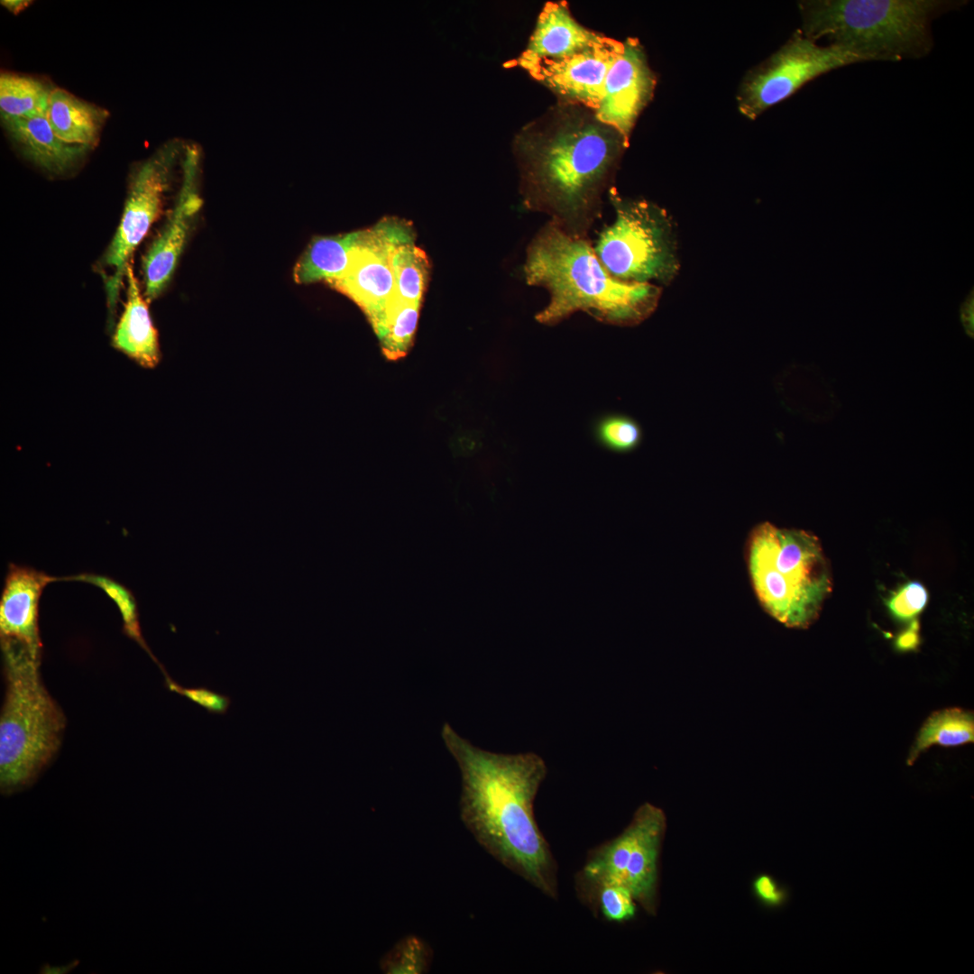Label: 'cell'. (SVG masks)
<instances>
[{
  "instance_id": "1",
  "label": "cell",
  "mask_w": 974,
  "mask_h": 974,
  "mask_svg": "<svg viewBox=\"0 0 974 974\" xmlns=\"http://www.w3.org/2000/svg\"><path fill=\"white\" fill-rule=\"evenodd\" d=\"M586 109L565 104L525 127L514 142L526 208L581 238L599 217L602 196L629 146Z\"/></svg>"
},
{
  "instance_id": "2",
  "label": "cell",
  "mask_w": 974,
  "mask_h": 974,
  "mask_svg": "<svg viewBox=\"0 0 974 974\" xmlns=\"http://www.w3.org/2000/svg\"><path fill=\"white\" fill-rule=\"evenodd\" d=\"M442 739L461 772L460 816L475 841L547 896L557 897V865L539 830L534 801L547 776L535 753L481 749L445 723Z\"/></svg>"
},
{
  "instance_id": "3",
  "label": "cell",
  "mask_w": 974,
  "mask_h": 974,
  "mask_svg": "<svg viewBox=\"0 0 974 974\" xmlns=\"http://www.w3.org/2000/svg\"><path fill=\"white\" fill-rule=\"evenodd\" d=\"M526 282L545 289L549 300L535 319L554 326L576 312L619 326H636L655 311L661 288L611 276L586 238L574 237L548 221L526 250Z\"/></svg>"
},
{
  "instance_id": "4",
  "label": "cell",
  "mask_w": 974,
  "mask_h": 974,
  "mask_svg": "<svg viewBox=\"0 0 974 974\" xmlns=\"http://www.w3.org/2000/svg\"><path fill=\"white\" fill-rule=\"evenodd\" d=\"M965 0H808L798 3L802 32L825 39L866 61H900L927 56L932 23L961 8Z\"/></svg>"
},
{
  "instance_id": "5",
  "label": "cell",
  "mask_w": 974,
  "mask_h": 974,
  "mask_svg": "<svg viewBox=\"0 0 974 974\" xmlns=\"http://www.w3.org/2000/svg\"><path fill=\"white\" fill-rule=\"evenodd\" d=\"M748 565L755 593L770 616L795 629L818 619L833 583L816 536L764 522L749 536Z\"/></svg>"
},
{
  "instance_id": "6",
  "label": "cell",
  "mask_w": 974,
  "mask_h": 974,
  "mask_svg": "<svg viewBox=\"0 0 974 974\" xmlns=\"http://www.w3.org/2000/svg\"><path fill=\"white\" fill-rule=\"evenodd\" d=\"M1 649L6 691L0 717V786L7 795L31 784L50 761L65 718L41 680V658L10 639H1Z\"/></svg>"
},
{
  "instance_id": "7",
  "label": "cell",
  "mask_w": 974,
  "mask_h": 974,
  "mask_svg": "<svg viewBox=\"0 0 974 974\" xmlns=\"http://www.w3.org/2000/svg\"><path fill=\"white\" fill-rule=\"evenodd\" d=\"M609 198L614 220L603 228L593 246L601 263L622 281L669 283L679 269L671 217L650 201L622 198L612 187Z\"/></svg>"
},
{
  "instance_id": "8",
  "label": "cell",
  "mask_w": 974,
  "mask_h": 974,
  "mask_svg": "<svg viewBox=\"0 0 974 974\" xmlns=\"http://www.w3.org/2000/svg\"><path fill=\"white\" fill-rule=\"evenodd\" d=\"M666 818L662 809L641 804L629 824L613 840L593 850L578 876L580 894L602 885L627 888L649 914L657 905L658 861Z\"/></svg>"
},
{
  "instance_id": "9",
  "label": "cell",
  "mask_w": 974,
  "mask_h": 974,
  "mask_svg": "<svg viewBox=\"0 0 974 974\" xmlns=\"http://www.w3.org/2000/svg\"><path fill=\"white\" fill-rule=\"evenodd\" d=\"M864 62L833 45H819L799 29L767 60L744 78L738 95L740 112L749 119L786 99L809 81L832 70Z\"/></svg>"
},
{
  "instance_id": "10",
  "label": "cell",
  "mask_w": 974,
  "mask_h": 974,
  "mask_svg": "<svg viewBox=\"0 0 974 974\" xmlns=\"http://www.w3.org/2000/svg\"><path fill=\"white\" fill-rule=\"evenodd\" d=\"M177 152L176 147L164 148L143 161L131 177L120 224L99 262L112 320L132 253L161 212Z\"/></svg>"
},
{
  "instance_id": "11",
  "label": "cell",
  "mask_w": 974,
  "mask_h": 974,
  "mask_svg": "<svg viewBox=\"0 0 974 974\" xmlns=\"http://www.w3.org/2000/svg\"><path fill=\"white\" fill-rule=\"evenodd\" d=\"M414 239L409 223L391 217L381 220L364 229L363 241L345 272L327 283L356 303L373 323L396 295L391 252L395 246Z\"/></svg>"
},
{
  "instance_id": "12",
  "label": "cell",
  "mask_w": 974,
  "mask_h": 974,
  "mask_svg": "<svg viewBox=\"0 0 974 974\" xmlns=\"http://www.w3.org/2000/svg\"><path fill=\"white\" fill-rule=\"evenodd\" d=\"M198 159L194 148L187 149L183 161V181L174 207L142 258L144 298L147 301L158 298L168 286L194 217L201 207L198 190Z\"/></svg>"
},
{
  "instance_id": "13",
  "label": "cell",
  "mask_w": 974,
  "mask_h": 974,
  "mask_svg": "<svg viewBox=\"0 0 974 974\" xmlns=\"http://www.w3.org/2000/svg\"><path fill=\"white\" fill-rule=\"evenodd\" d=\"M623 46V41L602 35L586 50L566 59L541 61L528 73L565 104L594 112L602 98L607 73Z\"/></svg>"
},
{
  "instance_id": "14",
  "label": "cell",
  "mask_w": 974,
  "mask_h": 974,
  "mask_svg": "<svg viewBox=\"0 0 974 974\" xmlns=\"http://www.w3.org/2000/svg\"><path fill=\"white\" fill-rule=\"evenodd\" d=\"M623 45L607 73L593 114L629 141L639 115L652 98L657 80L639 41L629 38Z\"/></svg>"
},
{
  "instance_id": "15",
  "label": "cell",
  "mask_w": 974,
  "mask_h": 974,
  "mask_svg": "<svg viewBox=\"0 0 974 974\" xmlns=\"http://www.w3.org/2000/svg\"><path fill=\"white\" fill-rule=\"evenodd\" d=\"M57 578L27 566L11 564L0 601V638L24 646L41 658L39 601L43 588Z\"/></svg>"
},
{
  "instance_id": "16",
  "label": "cell",
  "mask_w": 974,
  "mask_h": 974,
  "mask_svg": "<svg viewBox=\"0 0 974 974\" xmlns=\"http://www.w3.org/2000/svg\"><path fill=\"white\" fill-rule=\"evenodd\" d=\"M602 34L580 24L564 2H548L517 65L528 72L544 60H559L593 45Z\"/></svg>"
},
{
  "instance_id": "17",
  "label": "cell",
  "mask_w": 974,
  "mask_h": 974,
  "mask_svg": "<svg viewBox=\"0 0 974 974\" xmlns=\"http://www.w3.org/2000/svg\"><path fill=\"white\" fill-rule=\"evenodd\" d=\"M1 119L23 155L50 173L59 175L71 170L87 150L59 138L45 116Z\"/></svg>"
},
{
  "instance_id": "18",
  "label": "cell",
  "mask_w": 974,
  "mask_h": 974,
  "mask_svg": "<svg viewBox=\"0 0 974 974\" xmlns=\"http://www.w3.org/2000/svg\"><path fill=\"white\" fill-rule=\"evenodd\" d=\"M127 300L115 329L113 345L139 364L154 367L160 359L159 343L147 307L140 293L131 262L126 267Z\"/></svg>"
},
{
  "instance_id": "19",
  "label": "cell",
  "mask_w": 974,
  "mask_h": 974,
  "mask_svg": "<svg viewBox=\"0 0 974 974\" xmlns=\"http://www.w3.org/2000/svg\"><path fill=\"white\" fill-rule=\"evenodd\" d=\"M106 116L105 109L59 87H53L45 114L59 138L87 149L97 144Z\"/></svg>"
},
{
  "instance_id": "20",
  "label": "cell",
  "mask_w": 974,
  "mask_h": 974,
  "mask_svg": "<svg viewBox=\"0 0 974 974\" xmlns=\"http://www.w3.org/2000/svg\"><path fill=\"white\" fill-rule=\"evenodd\" d=\"M363 234L361 230L313 238L294 267V280L306 284L339 278L349 267Z\"/></svg>"
},
{
  "instance_id": "21",
  "label": "cell",
  "mask_w": 974,
  "mask_h": 974,
  "mask_svg": "<svg viewBox=\"0 0 974 974\" xmlns=\"http://www.w3.org/2000/svg\"><path fill=\"white\" fill-rule=\"evenodd\" d=\"M973 712L960 708H948L933 712L922 726L907 758L912 765L919 755L933 745L959 746L973 742Z\"/></svg>"
},
{
  "instance_id": "22",
  "label": "cell",
  "mask_w": 974,
  "mask_h": 974,
  "mask_svg": "<svg viewBox=\"0 0 974 974\" xmlns=\"http://www.w3.org/2000/svg\"><path fill=\"white\" fill-rule=\"evenodd\" d=\"M53 87L40 79L4 72L0 76L1 118L45 116Z\"/></svg>"
},
{
  "instance_id": "23",
  "label": "cell",
  "mask_w": 974,
  "mask_h": 974,
  "mask_svg": "<svg viewBox=\"0 0 974 974\" xmlns=\"http://www.w3.org/2000/svg\"><path fill=\"white\" fill-rule=\"evenodd\" d=\"M419 307L395 295L372 323L388 357L397 358L408 351L416 332Z\"/></svg>"
},
{
  "instance_id": "24",
  "label": "cell",
  "mask_w": 974,
  "mask_h": 974,
  "mask_svg": "<svg viewBox=\"0 0 974 974\" xmlns=\"http://www.w3.org/2000/svg\"><path fill=\"white\" fill-rule=\"evenodd\" d=\"M396 295L420 306L429 273L427 257L414 242L394 247L391 256Z\"/></svg>"
},
{
  "instance_id": "25",
  "label": "cell",
  "mask_w": 974,
  "mask_h": 974,
  "mask_svg": "<svg viewBox=\"0 0 974 974\" xmlns=\"http://www.w3.org/2000/svg\"><path fill=\"white\" fill-rule=\"evenodd\" d=\"M63 580L85 582L102 589L117 606L123 619L125 634L135 640L159 666H161L153 657L142 636L135 599L127 588L107 576L95 574H80L63 578Z\"/></svg>"
},
{
  "instance_id": "26",
  "label": "cell",
  "mask_w": 974,
  "mask_h": 974,
  "mask_svg": "<svg viewBox=\"0 0 974 974\" xmlns=\"http://www.w3.org/2000/svg\"><path fill=\"white\" fill-rule=\"evenodd\" d=\"M599 443L609 450L628 453L636 449L642 440V430L631 418L611 414L602 417L594 427Z\"/></svg>"
},
{
  "instance_id": "27",
  "label": "cell",
  "mask_w": 974,
  "mask_h": 974,
  "mask_svg": "<svg viewBox=\"0 0 974 974\" xmlns=\"http://www.w3.org/2000/svg\"><path fill=\"white\" fill-rule=\"evenodd\" d=\"M582 896L609 922H627L636 914L637 902L632 894L623 887L602 885Z\"/></svg>"
},
{
  "instance_id": "28",
  "label": "cell",
  "mask_w": 974,
  "mask_h": 974,
  "mask_svg": "<svg viewBox=\"0 0 974 974\" xmlns=\"http://www.w3.org/2000/svg\"><path fill=\"white\" fill-rule=\"evenodd\" d=\"M426 945L417 938L409 937L391 951L383 963L390 973H419L427 963Z\"/></svg>"
},
{
  "instance_id": "29",
  "label": "cell",
  "mask_w": 974,
  "mask_h": 974,
  "mask_svg": "<svg viewBox=\"0 0 974 974\" xmlns=\"http://www.w3.org/2000/svg\"><path fill=\"white\" fill-rule=\"evenodd\" d=\"M927 601L925 587L920 583L910 582L890 597L887 607L896 619L910 620L923 611Z\"/></svg>"
},
{
  "instance_id": "30",
  "label": "cell",
  "mask_w": 974,
  "mask_h": 974,
  "mask_svg": "<svg viewBox=\"0 0 974 974\" xmlns=\"http://www.w3.org/2000/svg\"><path fill=\"white\" fill-rule=\"evenodd\" d=\"M166 687L177 693L194 703L204 708L211 714L225 715L232 704L230 696L213 691L207 686L184 687L173 681L166 673Z\"/></svg>"
},
{
  "instance_id": "31",
  "label": "cell",
  "mask_w": 974,
  "mask_h": 974,
  "mask_svg": "<svg viewBox=\"0 0 974 974\" xmlns=\"http://www.w3.org/2000/svg\"><path fill=\"white\" fill-rule=\"evenodd\" d=\"M753 890L759 901L768 907L782 906L788 898L786 889L767 874H761L754 879Z\"/></svg>"
},
{
  "instance_id": "32",
  "label": "cell",
  "mask_w": 974,
  "mask_h": 974,
  "mask_svg": "<svg viewBox=\"0 0 974 974\" xmlns=\"http://www.w3.org/2000/svg\"><path fill=\"white\" fill-rule=\"evenodd\" d=\"M919 623L914 620L909 629L903 632L896 640V646L900 650L914 649L919 644Z\"/></svg>"
},
{
  "instance_id": "33",
  "label": "cell",
  "mask_w": 974,
  "mask_h": 974,
  "mask_svg": "<svg viewBox=\"0 0 974 974\" xmlns=\"http://www.w3.org/2000/svg\"><path fill=\"white\" fill-rule=\"evenodd\" d=\"M1 3L10 12L17 13V12L23 10V8H25L29 2H27V1H20V0H18V1L17 0H12V1L9 0V1H2Z\"/></svg>"
}]
</instances>
